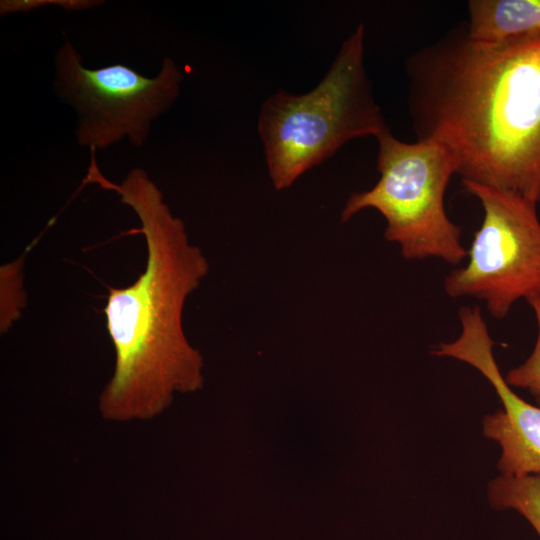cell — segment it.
Segmentation results:
<instances>
[{
  "label": "cell",
  "mask_w": 540,
  "mask_h": 540,
  "mask_svg": "<svg viewBox=\"0 0 540 540\" xmlns=\"http://www.w3.org/2000/svg\"><path fill=\"white\" fill-rule=\"evenodd\" d=\"M417 139L442 144L462 182L540 202V38L477 43L465 27L406 65Z\"/></svg>",
  "instance_id": "1"
},
{
  "label": "cell",
  "mask_w": 540,
  "mask_h": 540,
  "mask_svg": "<svg viewBox=\"0 0 540 540\" xmlns=\"http://www.w3.org/2000/svg\"><path fill=\"white\" fill-rule=\"evenodd\" d=\"M84 181L115 191L134 210L147 249L137 279L123 288H108L104 313L115 367L98 408L107 420H149L166 409L175 392L192 391L202 383L201 356L188 342L182 318L209 263L143 169H132L116 184L92 163Z\"/></svg>",
  "instance_id": "2"
},
{
  "label": "cell",
  "mask_w": 540,
  "mask_h": 540,
  "mask_svg": "<svg viewBox=\"0 0 540 540\" xmlns=\"http://www.w3.org/2000/svg\"><path fill=\"white\" fill-rule=\"evenodd\" d=\"M364 38L359 24L310 91H277L263 101L257 130L275 189L289 188L347 142L388 128L365 68Z\"/></svg>",
  "instance_id": "3"
},
{
  "label": "cell",
  "mask_w": 540,
  "mask_h": 540,
  "mask_svg": "<svg viewBox=\"0 0 540 540\" xmlns=\"http://www.w3.org/2000/svg\"><path fill=\"white\" fill-rule=\"evenodd\" d=\"M376 139L379 179L372 188L349 196L341 221L374 209L386 221L384 238L397 244L404 258L460 264L467 250L461 227L448 217L444 202L450 179L457 174L452 154L433 140H399L389 128Z\"/></svg>",
  "instance_id": "4"
},
{
  "label": "cell",
  "mask_w": 540,
  "mask_h": 540,
  "mask_svg": "<svg viewBox=\"0 0 540 540\" xmlns=\"http://www.w3.org/2000/svg\"><path fill=\"white\" fill-rule=\"evenodd\" d=\"M53 88L77 115L79 145L103 150L125 137L135 147L147 140L151 124L180 94L182 72L165 57L158 75L146 77L124 64L89 69L65 40L54 58Z\"/></svg>",
  "instance_id": "5"
},
{
  "label": "cell",
  "mask_w": 540,
  "mask_h": 540,
  "mask_svg": "<svg viewBox=\"0 0 540 540\" xmlns=\"http://www.w3.org/2000/svg\"><path fill=\"white\" fill-rule=\"evenodd\" d=\"M483 209L468 262L444 280L451 298L481 300L495 319L520 299L540 296V220L537 204L513 192L462 182Z\"/></svg>",
  "instance_id": "6"
},
{
  "label": "cell",
  "mask_w": 540,
  "mask_h": 540,
  "mask_svg": "<svg viewBox=\"0 0 540 540\" xmlns=\"http://www.w3.org/2000/svg\"><path fill=\"white\" fill-rule=\"evenodd\" d=\"M460 335L442 342L432 354L463 361L489 380L503 404V409L485 417L484 434L497 441L502 454L498 467L502 475L520 477L540 474V407L520 398L503 378L496 363L487 323L478 306L459 310ZM540 402V394H536Z\"/></svg>",
  "instance_id": "7"
},
{
  "label": "cell",
  "mask_w": 540,
  "mask_h": 540,
  "mask_svg": "<svg viewBox=\"0 0 540 540\" xmlns=\"http://www.w3.org/2000/svg\"><path fill=\"white\" fill-rule=\"evenodd\" d=\"M470 40L499 44L540 38V0H471L467 4Z\"/></svg>",
  "instance_id": "8"
},
{
  "label": "cell",
  "mask_w": 540,
  "mask_h": 540,
  "mask_svg": "<svg viewBox=\"0 0 540 540\" xmlns=\"http://www.w3.org/2000/svg\"><path fill=\"white\" fill-rule=\"evenodd\" d=\"M488 493L492 506L517 510L540 535V474L501 475L490 483Z\"/></svg>",
  "instance_id": "9"
},
{
  "label": "cell",
  "mask_w": 540,
  "mask_h": 540,
  "mask_svg": "<svg viewBox=\"0 0 540 540\" xmlns=\"http://www.w3.org/2000/svg\"><path fill=\"white\" fill-rule=\"evenodd\" d=\"M22 260H16L1 267V302L0 330L5 333L19 319L26 305V294L23 290Z\"/></svg>",
  "instance_id": "10"
},
{
  "label": "cell",
  "mask_w": 540,
  "mask_h": 540,
  "mask_svg": "<svg viewBox=\"0 0 540 540\" xmlns=\"http://www.w3.org/2000/svg\"><path fill=\"white\" fill-rule=\"evenodd\" d=\"M527 302L531 306L537 322L536 343L527 360L510 370L505 380L511 386L528 389L536 395L540 394V296L532 297Z\"/></svg>",
  "instance_id": "11"
},
{
  "label": "cell",
  "mask_w": 540,
  "mask_h": 540,
  "mask_svg": "<svg viewBox=\"0 0 540 540\" xmlns=\"http://www.w3.org/2000/svg\"><path fill=\"white\" fill-rule=\"evenodd\" d=\"M102 1L94 0H2L0 14L6 15L15 12H27L46 5H58L68 10H83L100 5Z\"/></svg>",
  "instance_id": "12"
}]
</instances>
